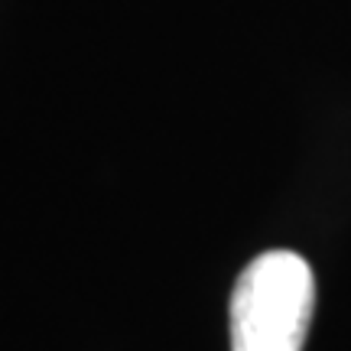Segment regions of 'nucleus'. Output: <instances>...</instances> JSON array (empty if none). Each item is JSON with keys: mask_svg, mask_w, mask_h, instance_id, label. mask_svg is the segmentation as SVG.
I'll return each mask as SVG.
<instances>
[{"mask_svg": "<svg viewBox=\"0 0 351 351\" xmlns=\"http://www.w3.org/2000/svg\"><path fill=\"white\" fill-rule=\"evenodd\" d=\"M313 313V267L293 251L261 254L231 293V351H302Z\"/></svg>", "mask_w": 351, "mask_h": 351, "instance_id": "nucleus-1", "label": "nucleus"}]
</instances>
